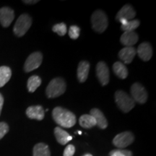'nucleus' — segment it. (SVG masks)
I'll return each instance as SVG.
<instances>
[{"mask_svg":"<svg viewBox=\"0 0 156 156\" xmlns=\"http://www.w3.org/2000/svg\"><path fill=\"white\" fill-rule=\"evenodd\" d=\"M15 18V12L12 9L7 7L0 9V23L5 28L9 27Z\"/></svg>","mask_w":156,"mask_h":156,"instance_id":"obj_10","label":"nucleus"},{"mask_svg":"<svg viewBox=\"0 0 156 156\" xmlns=\"http://www.w3.org/2000/svg\"><path fill=\"white\" fill-rule=\"evenodd\" d=\"M90 70V63L87 61H81L78 64L77 67V79L80 83L86 81L88 77Z\"/></svg>","mask_w":156,"mask_h":156,"instance_id":"obj_17","label":"nucleus"},{"mask_svg":"<svg viewBox=\"0 0 156 156\" xmlns=\"http://www.w3.org/2000/svg\"><path fill=\"white\" fill-rule=\"evenodd\" d=\"M136 16V12L134 10L132 5H126L120 9L117 13L116 20L119 21L120 20H131Z\"/></svg>","mask_w":156,"mask_h":156,"instance_id":"obj_11","label":"nucleus"},{"mask_svg":"<svg viewBox=\"0 0 156 156\" xmlns=\"http://www.w3.org/2000/svg\"><path fill=\"white\" fill-rule=\"evenodd\" d=\"M12 76L11 69L7 66L0 67V87L5 86L8 83Z\"/></svg>","mask_w":156,"mask_h":156,"instance_id":"obj_21","label":"nucleus"},{"mask_svg":"<svg viewBox=\"0 0 156 156\" xmlns=\"http://www.w3.org/2000/svg\"><path fill=\"white\" fill-rule=\"evenodd\" d=\"M78 134H82V132H81V131H79V132H78Z\"/></svg>","mask_w":156,"mask_h":156,"instance_id":"obj_33","label":"nucleus"},{"mask_svg":"<svg viewBox=\"0 0 156 156\" xmlns=\"http://www.w3.org/2000/svg\"><path fill=\"white\" fill-rule=\"evenodd\" d=\"M115 101L117 106L124 113H128L135 106L134 102L131 95L122 90H117L115 93Z\"/></svg>","mask_w":156,"mask_h":156,"instance_id":"obj_4","label":"nucleus"},{"mask_svg":"<svg viewBox=\"0 0 156 156\" xmlns=\"http://www.w3.org/2000/svg\"><path fill=\"white\" fill-rule=\"evenodd\" d=\"M52 30L54 31V33H56L58 36H63L67 34V25H65V23H58V24L54 25L53 26V28H52Z\"/></svg>","mask_w":156,"mask_h":156,"instance_id":"obj_25","label":"nucleus"},{"mask_svg":"<svg viewBox=\"0 0 156 156\" xmlns=\"http://www.w3.org/2000/svg\"><path fill=\"white\" fill-rule=\"evenodd\" d=\"M33 156H51L49 147L43 142L36 144L34 147Z\"/></svg>","mask_w":156,"mask_h":156,"instance_id":"obj_20","label":"nucleus"},{"mask_svg":"<svg viewBox=\"0 0 156 156\" xmlns=\"http://www.w3.org/2000/svg\"><path fill=\"white\" fill-rule=\"evenodd\" d=\"M69 36L72 39H77L80 36V28L77 25H72L69 29Z\"/></svg>","mask_w":156,"mask_h":156,"instance_id":"obj_27","label":"nucleus"},{"mask_svg":"<svg viewBox=\"0 0 156 156\" xmlns=\"http://www.w3.org/2000/svg\"><path fill=\"white\" fill-rule=\"evenodd\" d=\"M52 116L58 125L64 128L73 127L77 122L76 116L73 112L60 106L55 107L53 109Z\"/></svg>","mask_w":156,"mask_h":156,"instance_id":"obj_1","label":"nucleus"},{"mask_svg":"<svg viewBox=\"0 0 156 156\" xmlns=\"http://www.w3.org/2000/svg\"><path fill=\"white\" fill-rule=\"evenodd\" d=\"M91 23L93 29L95 32L103 34L108 28V25L106 14L101 9L95 11L91 16Z\"/></svg>","mask_w":156,"mask_h":156,"instance_id":"obj_3","label":"nucleus"},{"mask_svg":"<svg viewBox=\"0 0 156 156\" xmlns=\"http://www.w3.org/2000/svg\"><path fill=\"white\" fill-rule=\"evenodd\" d=\"M23 2H24L25 4H27V5H34V4H36L38 2V1H37V0H32V1H28V0H25V1H23Z\"/></svg>","mask_w":156,"mask_h":156,"instance_id":"obj_31","label":"nucleus"},{"mask_svg":"<svg viewBox=\"0 0 156 156\" xmlns=\"http://www.w3.org/2000/svg\"><path fill=\"white\" fill-rule=\"evenodd\" d=\"M26 115L30 119L41 121L45 116V112L41 106H31L26 109Z\"/></svg>","mask_w":156,"mask_h":156,"instance_id":"obj_14","label":"nucleus"},{"mask_svg":"<svg viewBox=\"0 0 156 156\" xmlns=\"http://www.w3.org/2000/svg\"><path fill=\"white\" fill-rule=\"evenodd\" d=\"M3 104H4V98L2 96V95L0 93V115H1L2 110Z\"/></svg>","mask_w":156,"mask_h":156,"instance_id":"obj_30","label":"nucleus"},{"mask_svg":"<svg viewBox=\"0 0 156 156\" xmlns=\"http://www.w3.org/2000/svg\"><path fill=\"white\" fill-rule=\"evenodd\" d=\"M43 61V54L39 51L34 52L28 56L24 64V70L26 73L38 69Z\"/></svg>","mask_w":156,"mask_h":156,"instance_id":"obj_7","label":"nucleus"},{"mask_svg":"<svg viewBox=\"0 0 156 156\" xmlns=\"http://www.w3.org/2000/svg\"><path fill=\"white\" fill-rule=\"evenodd\" d=\"M90 114L93 116L96 122V125L98 126L99 128L104 129L108 126V121H107L106 116L103 114V112L98 108H94L91 109Z\"/></svg>","mask_w":156,"mask_h":156,"instance_id":"obj_15","label":"nucleus"},{"mask_svg":"<svg viewBox=\"0 0 156 156\" xmlns=\"http://www.w3.org/2000/svg\"><path fill=\"white\" fill-rule=\"evenodd\" d=\"M120 41L125 47L132 46L138 41V36L134 31H126L122 35Z\"/></svg>","mask_w":156,"mask_h":156,"instance_id":"obj_16","label":"nucleus"},{"mask_svg":"<svg viewBox=\"0 0 156 156\" xmlns=\"http://www.w3.org/2000/svg\"><path fill=\"white\" fill-rule=\"evenodd\" d=\"M32 25V18L28 14H23L18 17L15 23L13 32L17 36H23Z\"/></svg>","mask_w":156,"mask_h":156,"instance_id":"obj_5","label":"nucleus"},{"mask_svg":"<svg viewBox=\"0 0 156 156\" xmlns=\"http://www.w3.org/2000/svg\"><path fill=\"white\" fill-rule=\"evenodd\" d=\"M41 84V79L37 75H33L29 78L27 83V87L30 93H34Z\"/></svg>","mask_w":156,"mask_h":156,"instance_id":"obj_23","label":"nucleus"},{"mask_svg":"<svg viewBox=\"0 0 156 156\" xmlns=\"http://www.w3.org/2000/svg\"><path fill=\"white\" fill-rule=\"evenodd\" d=\"M75 153V147L73 145H69L64 149L63 156H73Z\"/></svg>","mask_w":156,"mask_h":156,"instance_id":"obj_29","label":"nucleus"},{"mask_svg":"<svg viewBox=\"0 0 156 156\" xmlns=\"http://www.w3.org/2000/svg\"><path fill=\"white\" fill-rule=\"evenodd\" d=\"M134 140V134L131 132H124L115 136L113 144L118 148H124L132 144Z\"/></svg>","mask_w":156,"mask_h":156,"instance_id":"obj_8","label":"nucleus"},{"mask_svg":"<svg viewBox=\"0 0 156 156\" xmlns=\"http://www.w3.org/2000/svg\"><path fill=\"white\" fill-rule=\"evenodd\" d=\"M54 135H55L57 142L62 145H66L68 142L73 140V136H70L68 134V132H66L65 130L62 129L59 126H56L54 129Z\"/></svg>","mask_w":156,"mask_h":156,"instance_id":"obj_18","label":"nucleus"},{"mask_svg":"<svg viewBox=\"0 0 156 156\" xmlns=\"http://www.w3.org/2000/svg\"><path fill=\"white\" fill-rule=\"evenodd\" d=\"M136 54V48H134L133 46H129V47H124L121 49L120 51L119 52V57L124 64H129L132 63V62L133 61Z\"/></svg>","mask_w":156,"mask_h":156,"instance_id":"obj_13","label":"nucleus"},{"mask_svg":"<svg viewBox=\"0 0 156 156\" xmlns=\"http://www.w3.org/2000/svg\"><path fill=\"white\" fill-rule=\"evenodd\" d=\"M109 156H132V153L126 150H114L110 152Z\"/></svg>","mask_w":156,"mask_h":156,"instance_id":"obj_26","label":"nucleus"},{"mask_svg":"<svg viewBox=\"0 0 156 156\" xmlns=\"http://www.w3.org/2000/svg\"><path fill=\"white\" fill-rule=\"evenodd\" d=\"M96 75L101 85L104 86L109 83L110 73L107 64L104 62H99L96 66Z\"/></svg>","mask_w":156,"mask_h":156,"instance_id":"obj_9","label":"nucleus"},{"mask_svg":"<svg viewBox=\"0 0 156 156\" xmlns=\"http://www.w3.org/2000/svg\"><path fill=\"white\" fill-rule=\"evenodd\" d=\"M83 156H93V155H91V154L87 153V154H85V155H83Z\"/></svg>","mask_w":156,"mask_h":156,"instance_id":"obj_32","label":"nucleus"},{"mask_svg":"<svg viewBox=\"0 0 156 156\" xmlns=\"http://www.w3.org/2000/svg\"><path fill=\"white\" fill-rule=\"evenodd\" d=\"M9 132V126L5 122H0V140Z\"/></svg>","mask_w":156,"mask_h":156,"instance_id":"obj_28","label":"nucleus"},{"mask_svg":"<svg viewBox=\"0 0 156 156\" xmlns=\"http://www.w3.org/2000/svg\"><path fill=\"white\" fill-rule=\"evenodd\" d=\"M136 51L139 57L145 62L149 61L153 56V48L151 45L147 42L140 44Z\"/></svg>","mask_w":156,"mask_h":156,"instance_id":"obj_12","label":"nucleus"},{"mask_svg":"<svg viewBox=\"0 0 156 156\" xmlns=\"http://www.w3.org/2000/svg\"><path fill=\"white\" fill-rule=\"evenodd\" d=\"M131 97L134 102L143 104L147 100V92L143 85L135 83L131 87Z\"/></svg>","mask_w":156,"mask_h":156,"instance_id":"obj_6","label":"nucleus"},{"mask_svg":"<svg viewBox=\"0 0 156 156\" xmlns=\"http://www.w3.org/2000/svg\"><path fill=\"white\" fill-rule=\"evenodd\" d=\"M80 125L85 129L92 128L96 125V122L90 114H84L79 119Z\"/></svg>","mask_w":156,"mask_h":156,"instance_id":"obj_22","label":"nucleus"},{"mask_svg":"<svg viewBox=\"0 0 156 156\" xmlns=\"http://www.w3.org/2000/svg\"><path fill=\"white\" fill-rule=\"evenodd\" d=\"M66 88H67V85L63 78L56 77L50 82L46 87V95L48 98L58 97L64 94Z\"/></svg>","mask_w":156,"mask_h":156,"instance_id":"obj_2","label":"nucleus"},{"mask_svg":"<svg viewBox=\"0 0 156 156\" xmlns=\"http://www.w3.org/2000/svg\"><path fill=\"white\" fill-rule=\"evenodd\" d=\"M140 22L138 20H132L127 21L126 24L122 25L121 28L124 32H126V31H134V30H136L140 26Z\"/></svg>","mask_w":156,"mask_h":156,"instance_id":"obj_24","label":"nucleus"},{"mask_svg":"<svg viewBox=\"0 0 156 156\" xmlns=\"http://www.w3.org/2000/svg\"><path fill=\"white\" fill-rule=\"evenodd\" d=\"M113 70L115 75L120 79H126L128 76V69L125 67L124 64L121 62H115L113 65Z\"/></svg>","mask_w":156,"mask_h":156,"instance_id":"obj_19","label":"nucleus"}]
</instances>
